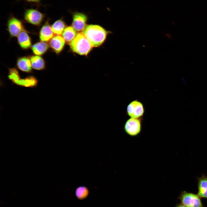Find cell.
I'll list each match as a JSON object with an SVG mask.
<instances>
[{"instance_id":"cell-1","label":"cell","mask_w":207,"mask_h":207,"mask_svg":"<svg viewBox=\"0 0 207 207\" xmlns=\"http://www.w3.org/2000/svg\"><path fill=\"white\" fill-rule=\"evenodd\" d=\"M83 33L93 47L101 45L106 40L107 34V31L102 27L93 24L87 26Z\"/></svg>"},{"instance_id":"cell-19","label":"cell","mask_w":207,"mask_h":207,"mask_svg":"<svg viewBox=\"0 0 207 207\" xmlns=\"http://www.w3.org/2000/svg\"><path fill=\"white\" fill-rule=\"evenodd\" d=\"M89 193V189L86 186L81 185L75 189V193L77 198L82 200L86 198Z\"/></svg>"},{"instance_id":"cell-10","label":"cell","mask_w":207,"mask_h":207,"mask_svg":"<svg viewBox=\"0 0 207 207\" xmlns=\"http://www.w3.org/2000/svg\"><path fill=\"white\" fill-rule=\"evenodd\" d=\"M49 41V46L57 54L60 53L62 50L66 42L62 36L57 35L54 36Z\"/></svg>"},{"instance_id":"cell-22","label":"cell","mask_w":207,"mask_h":207,"mask_svg":"<svg viewBox=\"0 0 207 207\" xmlns=\"http://www.w3.org/2000/svg\"><path fill=\"white\" fill-rule=\"evenodd\" d=\"M175 207H187L181 203L177 204Z\"/></svg>"},{"instance_id":"cell-3","label":"cell","mask_w":207,"mask_h":207,"mask_svg":"<svg viewBox=\"0 0 207 207\" xmlns=\"http://www.w3.org/2000/svg\"><path fill=\"white\" fill-rule=\"evenodd\" d=\"M178 198L181 204L187 207H204L201 198L193 193L182 191Z\"/></svg>"},{"instance_id":"cell-5","label":"cell","mask_w":207,"mask_h":207,"mask_svg":"<svg viewBox=\"0 0 207 207\" xmlns=\"http://www.w3.org/2000/svg\"><path fill=\"white\" fill-rule=\"evenodd\" d=\"M7 26L9 34L12 37L18 36L21 32L26 31L22 21L12 14L7 20Z\"/></svg>"},{"instance_id":"cell-2","label":"cell","mask_w":207,"mask_h":207,"mask_svg":"<svg viewBox=\"0 0 207 207\" xmlns=\"http://www.w3.org/2000/svg\"><path fill=\"white\" fill-rule=\"evenodd\" d=\"M69 44L72 50L81 55H87L93 47L83 32L78 33Z\"/></svg>"},{"instance_id":"cell-21","label":"cell","mask_w":207,"mask_h":207,"mask_svg":"<svg viewBox=\"0 0 207 207\" xmlns=\"http://www.w3.org/2000/svg\"><path fill=\"white\" fill-rule=\"evenodd\" d=\"M18 1L22 0H16ZM25 1L28 2L35 3L37 4V5L39 6L40 4V2L41 0H23Z\"/></svg>"},{"instance_id":"cell-8","label":"cell","mask_w":207,"mask_h":207,"mask_svg":"<svg viewBox=\"0 0 207 207\" xmlns=\"http://www.w3.org/2000/svg\"><path fill=\"white\" fill-rule=\"evenodd\" d=\"M144 112L143 104L137 100H134L131 102L127 107V114L132 118H139L142 116Z\"/></svg>"},{"instance_id":"cell-6","label":"cell","mask_w":207,"mask_h":207,"mask_svg":"<svg viewBox=\"0 0 207 207\" xmlns=\"http://www.w3.org/2000/svg\"><path fill=\"white\" fill-rule=\"evenodd\" d=\"M124 130L129 135L134 137L140 133L141 130L140 119L139 118H131L126 122Z\"/></svg>"},{"instance_id":"cell-20","label":"cell","mask_w":207,"mask_h":207,"mask_svg":"<svg viewBox=\"0 0 207 207\" xmlns=\"http://www.w3.org/2000/svg\"><path fill=\"white\" fill-rule=\"evenodd\" d=\"M8 77L14 83L19 80L21 78L18 70L15 68H9Z\"/></svg>"},{"instance_id":"cell-13","label":"cell","mask_w":207,"mask_h":207,"mask_svg":"<svg viewBox=\"0 0 207 207\" xmlns=\"http://www.w3.org/2000/svg\"><path fill=\"white\" fill-rule=\"evenodd\" d=\"M17 37L18 43L21 48L27 49L31 46V39L26 31L21 32Z\"/></svg>"},{"instance_id":"cell-9","label":"cell","mask_w":207,"mask_h":207,"mask_svg":"<svg viewBox=\"0 0 207 207\" xmlns=\"http://www.w3.org/2000/svg\"><path fill=\"white\" fill-rule=\"evenodd\" d=\"M49 20H47L41 28L39 32V38L41 41H50L54 36Z\"/></svg>"},{"instance_id":"cell-15","label":"cell","mask_w":207,"mask_h":207,"mask_svg":"<svg viewBox=\"0 0 207 207\" xmlns=\"http://www.w3.org/2000/svg\"><path fill=\"white\" fill-rule=\"evenodd\" d=\"M49 46V45L46 42L41 41L33 45L31 49L34 54L40 56L43 55L47 51Z\"/></svg>"},{"instance_id":"cell-11","label":"cell","mask_w":207,"mask_h":207,"mask_svg":"<svg viewBox=\"0 0 207 207\" xmlns=\"http://www.w3.org/2000/svg\"><path fill=\"white\" fill-rule=\"evenodd\" d=\"M16 65L18 68L21 71L27 73L32 72V66L30 58L24 56L19 58Z\"/></svg>"},{"instance_id":"cell-18","label":"cell","mask_w":207,"mask_h":207,"mask_svg":"<svg viewBox=\"0 0 207 207\" xmlns=\"http://www.w3.org/2000/svg\"><path fill=\"white\" fill-rule=\"evenodd\" d=\"M77 35L76 30L72 26L66 27L62 33V37L65 41L70 43L74 38Z\"/></svg>"},{"instance_id":"cell-14","label":"cell","mask_w":207,"mask_h":207,"mask_svg":"<svg viewBox=\"0 0 207 207\" xmlns=\"http://www.w3.org/2000/svg\"><path fill=\"white\" fill-rule=\"evenodd\" d=\"M38 80L34 76H29L24 79L21 78L15 84L24 87L33 88L37 86Z\"/></svg>"},{"instance_id":"cell-7","label":"cell","mask_w":207,"mask_h":207,"mask_svg":"<svg viewBox=\"0 0 207 207\" xmlns=\"http://www.w3.org/2000/svg\"><path fill=\"white\" fill-rule=\"evenodd\" d=\"M73 27L77 31H80L86 27L88 18L87 15L83 13L74 12L72 13Z\"/></svg>"},{"instance_id":"cell-17","label":"cell","mask_w":207,"mask_h":207,"mask_svg":"<svg viewBox=\"0 0 207 207\" xmlns=\"http://www.w3.org/2000/svg\"><path fill=\"white\" fill-rule=\"evenodd\" d=\"M66 27V23L62 18L56 20L51 26L53 33L57 35H60L62 34Z\"/></svg>"},{"instance_id":"cell-12","label":"cell","mask_w":207,"mask_h":207,"mask_svg":"<svg viewBox=\"0 0 207 207\" xmlns=\"http://www.w3.org/2000/svg\"><path fill=\"white\" fill-rule=\"evenodd\" d=\"M197 194L201 198H207V177L203 175L198 178Z\"/></svg>"},{"instance_id":"cell-4","label":"cell","mask_w":207,"mask_h":207,"mask_svg":"<svg viewBox=\"0 0 207 207\" xmlns=\"http://www.w3.org/2000/svg\"><path fill=\"white\" fill-rule=\"evenodd\" d=\"M45 16V14L38 9L32 8L26 9L24 14V19L26 22L36 26L41 24Z\"/></svg>"},{"instance_id":"cell-16","label":"cell","mask_w":207,"mask_h":207,"mask_svg":"<svg viewBox=\"0 0 207 207\" xmlns=\"http://www.w3.org/2000/svg\"><path fill=\"white\" fill-rule=\"evenodd\" d=\"M30 58L33 68L38 70H42L45 68V61L40 56L36 55H32Z\"/></svg>"}]
</instances>
